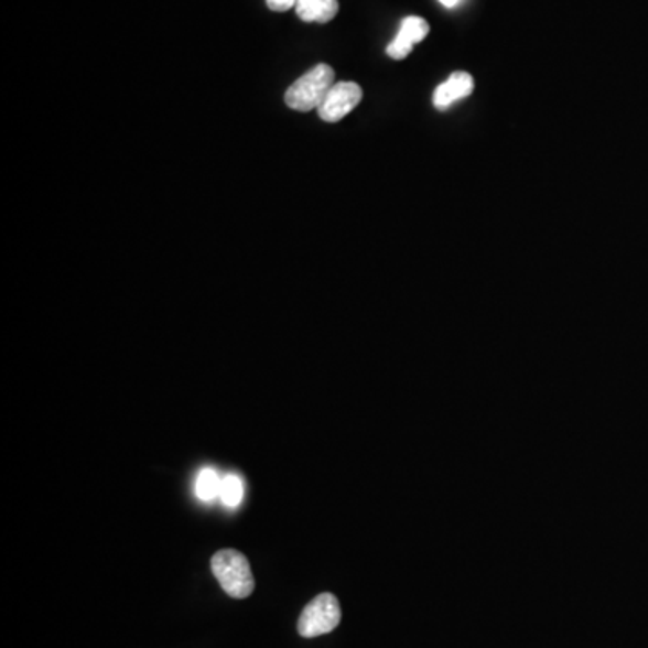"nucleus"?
I'll use <instances>...</instances> for the list:
<instances>
[{"label": "nucleus", "instance_id": "1", "mask_svg": "<svg viewBox=\"0 0 648 648\" xmlns=\"http://www.w3.org/2000/svg\"><path fill=\"white\" fill-rule=\"evenodd\" d=\"M334 85V69L326 64L315 65L287 89V107L298 110V112L317 110Z\"/></svg>", "mask_w": 648, "mask_h": 648}, {"label": "nucleus", "instance_id": "2", "mask_svg": "<svg viewBox=\"0 0 648 648\" xmlns=\"http://www.w3.org/2000/svg\"><path fill=\"white\" fill-rule=\"evenodd\" d=\"M212 570L222 590L226 591L231 598H247L255 591L251 564L240 551H216L212 559Z\"/></svg>", "mask_w": 648, "mask_h": 648}, {"label": "nucleus", "instance_id": "3", "mask_svg": "<svg viewBox=\"0 0 648 648\" xmlns=\"http://www.w3.org/2000/svg\"><path fill=\"white\" fill-rule=\"evenodd\" d=\"M341 618L343 613H341L339 600L332 593H323L315 596L301 613L298 633L303 638H317L337 629Z\"/></svg>", "mask_w": 648, "mask_h": 648}, {"label": "nucleus", "instance_id": "4", "mask_svg": "<svg viewBox=\"0 0 648 648\" xmlns=\"http://www.w3.org/2000/svg\"><path fill=\"white\" fill-rule=\"evenodd\" d=\"M363 99V89L354 82H339L326 94L323 105L317 108L320 118L326 123H337L346 118Z\"/></svg>", "mask_w": 648, "mask_h": 648}, {"label": "nucleus", "instance_id": "5", "mask_svg": "<svg viewBox=\"0 0 648 648\" xmlns=\"http://www.w3.org/2000/svg\"><path fill=\"white\" fill-rule=\"evenodd\" d=\"M429 31H431V28H429L428 20H423L422 17L403 19L398 35L388 45L389 58H408L414 45L420 44L429 35Z\"/></svg>", "mask_w": 648, "mask_h": 648}, {"label": "nucleus", "instance_id": "6", "mask_svg": "<svg viewBox=\"0 0 648 648\" xmlns=\"http://www.w3.org/2000/svg\"><path fill=\"white\" fill-rule=\"evenodd\" d=\"M472 93H474V78L465 71H457L449 76L447 82L438 85L432 96V104L438 110H449L452 105L467 98Z\"/></svg>", "mask_w": 648, "mask_h": 648}, {"label": "nucleus", "instance_id": "7", "mask_svg": "<svg viewBox=\"0 0 648 648\" xmlns=\"http://www.w3.org/2000/svg\"><path fill=\"white\" fill-rule=\"evenodd\" d=\"M295 13L303 22L326 24L339 13V2L337 0H298Z\"/></svg>", "mask_w": 648, "mask_h": 648}, {"label": "nucleus", "instance_id": "8", "mask_svg": "<svg viewBox=\"0 0 648 648\" xmlns=\"http://www.w3.org/2000/svg\"><path fill=\"white\" fill-rule=\"evenodd\" d=\"M220 490L222 477L215 471L206 468V471H202L198 474L197 486H195L198 499H202V501H213L216 496H220Z\"/></svg>", "mask_w": 648, "mask_h": 648}, {"label": "nucleus", "instance_id": "9", "mask_svg": "<svg viewBox=\"0 0 648 648\" xmlns=\"http://www.w3.org/2000/svg\"><path fill=\"white\" fill-rule=\"evenodd\" d=\"M220 497L224 505L231 506V508L240 505L241 497H244V485H241L240 477L233 476V474L224 477L222 479Z\"/></svg>", "mask_w": 648, "mask_h": 648}, {"label": "nucleus", "instance_id": "10", "mask_svg": "<svg viewBox=\"0 0 648 648\" xmlns=\"http://www.w3.org/2000/svg\"><path fill=\"white\" fill-rule=\"evenodd\" d=\"M295 4L298 0H267V6L272 11H289L295 8Z\"/></svg>", "mask_w": 648, "mask_h": 648}, {"label": "nucleus", "instance_id": "11", "mask_svg": "<svg viewBox=\"0 0 648 648\" xmlns=\"http://www.w3.org/2000/svg\"><path fill=\"white\" fill-rule=\"evenodd\" d=\"M440 2L451 10V8H456V6L462 4L463 0H440Z\"/></svg>", "mask_w": 648, "mask_h": 648}]
</instances>
